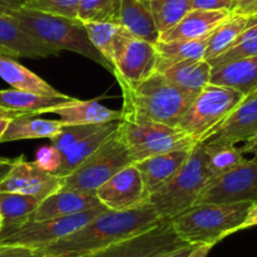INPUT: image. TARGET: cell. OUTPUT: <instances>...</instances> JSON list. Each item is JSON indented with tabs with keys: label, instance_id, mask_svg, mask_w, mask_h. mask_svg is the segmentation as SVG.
<instances>
[{
	"label": "cell",
	"instance_id": "obj_1",
	"mask_svg": "<svg viewBox=\"0 0 257 257\" xmlns=\"http://www.w3.org/2000/svg\"><path fill=\"white\" fill-rule=\"evenodd\" d=\"M160 222L163 221L148 201L128 211L106 209L78 231L36 252L43 257H88L148 231Z\"/></svg>",
	"mask_w": 257,
	"mask_h": 257
},
{
	"label": "cell",
	"instance_id": "obj_2",
	"mask_svg": "<svg viewBox=\"0 0 257 257\" xmlns=\"http://www.w3.org/2000/svg\"><path fill=\"white\" fill-rule=\"evenodd\" d=\"M27 33L57 51H70L96 62L112 73L110 63L95 48L88 37L85 24L80 19L61 16L23 7L11 16Z\"/></svg>",
	"mask_w": 257,
	"mask_h": 257
},
{
	"label": "cell",
	"instance_id": "obj_3",
	"mask_svg": "<svg viewBox=\"0 0 257 257\" xmlns=\"http://www.w3.org/2000/svg\"><path fill=\"white\" fill-rule=\"evenodd\" d=\"M253 202L201 203L170 221L180 239L189 244L214 246L224 237L238 232Z\"/></svg>",
	"mask_w": 257,
	"mask_h": 257
},
{
	"label": "cell",
	"instance_id": "obj_4",
	"mask_svg": "<svg viewBox=\"0 0 257 257\" xmlns=\"http://www.w3.org/2000/svg\"><path fill=\"white\" fill-rule=\"evenodd\" d=\"M122 92V110L137 113L157 122L177 127L190 103L196 97L157 72L137 87H120Z\"/></svg>",
	"mask_w": 257,
	"mask_h": 257
},
{
	"label": "cell",
	"instance_id": "obj_5",
	"mask_svg": "<svg viewBox=\"0 0 257 257\" xmlns=\"http://www.w3.org/2000/svg\"><path fill=\"white\" fill-rule=\"evenodd\" d=\"M208 182L206 148L203 143H197L179 172L164 187L149 196L148 202L154 207L162 221H172L196 206Z\"/></svg>",
	"mask_w": 257,
	"mask_h": 257
},
{
	"label": "cell",
	"instance_id": "obj_6",
	"mask_svg": "<svg viewBox=\"0 0 257 257\" xmlns=\"http://www.w3.org/2000/svg\"><path fill=\"white\" fill-rule=\"evenodd\" d=\"M116 135L127 149L133 163L163 153L190 149L197 144L178 127L127 111H121Z\"/></svg>",
	"mask_w": 257,
	"mask_h": 257
},
{
	"label": "cell",
	"instance_id": "obj_7",
	"mask_svg": "<svg viewBox=\"0 0 257 257\" xmlns=\"http://www.w3.org/2000/svg\"><path fill=\"white\" fill-rule=\"evenodd\" d=\"M244 97L233 88L209 83L184 113L177 126L196 143L208 140Z\"/></svg>",
	"mask_w": 257,
	"mask_h": 257
},
{
	"label": "cell",
	"instance_id": "obj_8",
	"mask_svg": "<svg viewBox=\"0 0 257 257\" xmlns=\"http://www.w3.org/2000/svg\"><path fill=\"white\" fill-rule=\"evenodd\" d=\"M133 164L125 145L116 132L77 169L62 178V189L96 193L112 175Z\"/></svg>",
	"mask_w": 257,
	"mask_h": 257
},
{
	"label": "cell",
	"instance_id": "obj_9",
	"mask_svg": "<svg viewBox=\"0 0 257 257\" xmlns=\"http://www.w3.org/2000/svg\"><path fill=\"white\" fill-rule=\"evenodd\" d=\"M106 209L107 208L105 207H100L72 216L44 221H28L9 233L0 234V244L27 247L36 251L78 231Z\"/></svg>",
	"mask_w": 257,
	"mask_h": 257
},
{
	"label": "cell",
	"instance_id": "obj_10",
	"mask_svg": "<svg viewBox=\"0 0 257 257\" xmlns=\"http://www.w3.org/2000/svg\"><path fill=\"white\" fill-rule=\"evenodd\" d=\"M257 201V158L246 159L226 174L209 180L197 204Z\"/></svg>",
	"mask_w": 257,
	"mask_h": 257
},
{
	"label": "cell",
	"instance_id": "obj_11",
	"mask_svg": "<svg viewBox=\"0 0 257 257\" xmlns=\"http://www.w3.org/2000/svg\"><path fill=\"white\" fill-rule=\"evenodd\" d=\"M187 244L189 243L177 236L170 221H163L148 231L117 242L88 257H163Z\"/></svg>",
	"mask_w": 257,
	"mask_h": 257
},
{
	"label": "cell",
	"instance_id": "obj_12",
	"mask_svg": "<svg viewBox=\"0 0 257 257\" xmlns=\"http://www.w3.org/2000/svg\"><path fill=\"white\" fill-rule=\"evenodd\" d=\"M62 189V178L46 172L34 162L24 160V155L12 160L11 169L0 182V193H19L43 201Z\"/></svg>",
	"mask_w": 257,
	"mask_h": 257
},
{
	"label": "cell",
	"instance_id": "obj_13",
	"mask_svg": "<svg viewBox=\"0 0 257 257\" xmlns=\"http://www.w3.org/2000/svg\"><path fill=\"white\" fill-rule=\"evenodd\" d=\"M96 196L101 204L110 211H128L148 201L144 182L134 164L127 165L103 183Z\"/></svg>",
	"mask_w": 257,
	"mask_h": 257
},
{
	"label": "cell",
	"instance_id": "obj_14",
	"mask_svg": "<svg viewBox=\"0 0 257 257\" xmlns=\"http://www.w3.org/2000/svg\"><path fill=\"white\" fill-rule=\"evenodd\" d=\"M158 72V52L154 43L134 37L115 64L113 77L120 87L134 88Z\"/></svg>",
	"mask_w": 257,
	"mask_h": 257
},
{
	"label": "cell",
	"instance_id": "obj_15",
	"mask_svg": "<svg viewBox=\"0 0 257 257\" xmlns=\"http://www.w3.org/2000/svg\"><path fill=\"white\" fill-rule=\"evenodd\" d=\"M257 134V88L247 93L227 116L217 132L206 140L208 144L244 143Z\"/></svg>",
	"mask_w": 257,
	"mask_h": 257
},
{
	"label": "cell",
	"instance_id": "obj_16",
	"mask_svg": "<svg viewBox=\"0 0 257 257\" xmlns=\"http://www.w3.org/2000/svg\"><path fill=\"white\" fill-rule=\"evenodd\" d=\"M0 49L14 58H48L61 53L27 33L9 16H0Z\"/></svg>",
	"mask_w": 257,
	"mask_h": 257
},
{
	"label": "cell",
	"instance_id": "obj_17",
	"mask_svg": "<svg viewBox=\"0 0 257 257\" xmlns=\"http://www.w3.org/2000/svg\"><path fill=\"white\" fill-rule=\"evenodd\" d=\"M103 207L96 193L59 189L44 198L29 221H44L58 217L72 216Z\"/></svg>",
	"mask_w": 257,
	"mask_h": 257
},
{
	"label": "cell",
	"instance_id": "obj_18",
	"mask_svg": "<svg viewBox=\"0 0 257 257\" xmlns=\"http://www.w3.org/2000/svg\"><path fill=\"white\" fill-rule=\"evenodd\" d=\"M232 16L231 11L190 9L173 28L160 34L159 41H196L208 37Z\"/></svg>",
	"mask_w": 257,
	"mask_h": 257
},
{
	"label": "cell",
	"instance_id": "obj_19",
	"mask_svg": "<svg viewBox=\"0 0 257 257\" xmlns=\"http://www.w3.org/2000/svg\"><path fill=\"white\" fill-rule=\"evenodd\" d=\"M190 149L174 150V152L163 153V154L153 155V157L135 162L133 164L138 168L144 182L147 198L153 193L164 187L180 168L187 162L190 154Z\"/></svg>",
	"mask_w": 257,
	"mask_h": 257
},
{
	"label": "cell",
	"instance_id": "obj_20",
	"mask_svg": "<svg viewBox=\"0 0 257 257\" xmlns=\"http://www.w3.org/2000/svg\"><path fill=\"white\" fill-rule=\"evenodd\" d=\"M85 24L88 37L95 48L103 56L115 72V64L123 53L127 44L132 42L135 34L128 31L126 27L118 23H98L88 22Z\"/></svg>",
	"mask_w": 257,
	"mask_h": 257
},
{
	"label": "cell",
	"instance_id": "obj_21",
	"mask_svg": "<svg viewBox=\"0 0 257 257\" xmlns=\"http://www.w3.org/2000/svg\"><path fill=\"white\" fill-rule=\"evenodd\" d=\"M73 100L76 98L64 93L61 96H44L16 88L0 90V107L22 115L38 116L48 113L53 108Z\"/></svg>",
	"mask_w": 257,
	"mask_h": 257
},
{
	"label": "cell",
	"instance_id": "obj_22",
	"mask_svg": "<svg viewBox=\"0 0 257 257\" xmlns=\"http://www.w3.org/2000/svg\"><path fill=\"white\" fill-rule=\"evenodd\" d=\"M211 83L233 88L238 92H252L257 88V56L234 59L212 67Z\"/></svg>",
	"mask_w": 257,
	"mask_h": 257
},
{
	"label": "cell",
	"instance_id": "obj_23",
	"mask_svg": "<svg viewBox=\"0 0 257 257\" xmlns=\"http://www.w3.org/2000/svg\"><path fill=\"white\" fill-rule=\"evenodd\" d=\"M163 75L188 95L197 97L211 83L212 66L207 59H187L167 68Z\"/></svg>",
	"mask_w": 257,
	"mask_h": 257
},
{
	"label": "cell",
	"instance_id": "obj_24",
	"mask_svg": "<svg viewBox=\"0 0 257 257\" xmlns=\"http://www.w3.org/2000/svg\"><path fill=\"white\" fill-rule=\"evenodd\" d=\"M51 112L58 115L63 125H93L118 121L121 118V111L106 107L97 100L82 101L76 98L53 108Z\"/></svg>",
	"mask_w": 257,
	"mask_h": 257
},
{
	"label": "cell",
	"instance_id": "obj_25",
	"mask_svg": "<svg viewBox=\"0 0 257 257\" xmlns=\"http://www.w3.org/2000/svg\"><path fill=\"white\" fill-rule=\"evenodd\" d=\"M0 78H3L12 88L28 92L39 93L44 96H61L63 93L49 85L48 82L37 76L14 57L0 51Z\"/></svg>",
	"mask_w": 257,
	"mask_h": 257
},
{
	"label": "cell",
	"instance_id": "obj_26",
	"mask_svg": "<svg viewBox=\"0 0 257 257\" xmlns=\"http://www.w3.org/2000/svg\"><path fill=\"white\" fill-rule=\"evenodd\" d=\"M63 122L61 120H47L33 115H22L9 122L0 143L19 142V140L49 139L56 137Z\"/></svg>",
	"mask_w": 257,
	"mask_h": 257
},
{
	"label": "cell",
	"instance_id": "obj_27",
	"mask_svg": "<svg viewBox=\"0 0 257 257\" xmlns=\"http://www.w3.org/2000/svg\"><path fill=\"white\" fill-rule=\"evenodd\" d=\"M120 24L139 38L150 43L159 41V32L157 31L149 0H122L120 9Z\"/></svg>",
	"mask_w": 257,
	"mask_h": 257
},
{
	"label": "cell",
	"instance_id": "obj_28",
	"mask_svg": "<svg viewBox=\"0 0 257 257\" xmlns=\"http://www.w3.org/2000/svg\"><path fill=\"white\" fill-rule=\"evenodd\" d=\"M257 23V14L253 16H241V14H232L226 22L221 24L213 33L209 36L207 44L204 59L212 61L221 56L222 53L231 48L237 39L252 26Z\"/></svg>",
	"mask_w": 257,
	"mask_h": 257
},
{
	"label": "cell",
	"instance_id": "obj_29",
	"mask_svg": "<svg viewBox=\"0 0 257 257\" xmlns=\"http://www.w3.org/2000/svg\"><path fill=\"white\" fill-rule=\"evenodd\" d=\"M117 123L118 121L102 123L98 130L86 137L77 145H75L72 149L68 150L66 154H63L62 164L59 169L57 170L56 175H58L59 178H64L75 172L83 162H86L116 132Z\"/></svg>",
	"mask_w": 257,
	"mask_h": 257
},
{
	"label": "cell",
	"instance_id": "obj_30",
	"mask_svg": "<svg viewBox=\"0 0 257 257\" xmlns=\"http://www.w3.org/2000/svg\"><path fill=\"white\" fill-rule=\"evenodd\" d=\"M41 202L36 197L19 193H0V214L3 221L0 234L9 233L28 222Z\"/></svg>",
	"mask_w": 257,
	"mask_h": 257
},
{
	"label": "cell",
	"instance_id": "obj_31",
	"mask_svg": "<svg viewBox=\"0 0 257 257\" xmlns=\"http://www.w3.org/2000/svg\"><path fill=\"white\" fill-rule=\"evenodd\" d=\"M208 39L209 36L196 41H158L155 43L158 52V72H164L178 62L204 58Z\"/></svg>",
	"mask_w": 257,
	"mask_h": 257
},
{
	"label": "cell",
	"instance_id": "obj_32",
	"mask_svg": "<svg viewBox=\"0 0 257 257\" xmlns=\"http://www.w3.org/2000/svg\"><path fill=\"white\" fill-rule=\"evenodd\" d=\"M206 148V164L209 180H213L246 160L239 148L232 144H208Z\"/></svg>",
	"mask_w": 257,
	"mask_h": 257
},
{
	"label": "cell",
	"instance_id": "obj_33",
	"mask_svg": "<svg viewBox=\"0 0 257 257\" xmlns=\"http://www.w3.org/2000/svg\"><path fill=\"white\" fill-rule=\"evenodd\" d=\"M149 6L160 37L190 11V0H149Z\"/></svg>",
	"mask_w": 257,
	"mask_h": 257
},
{
	"label": "cell",
	"instance_id": "obj_34",
	"mask_svg": "<svg viewBox=\"0 0 257 257\" xmlns=\"http://www.w3.org/2000/svg\"><path fill=\"white\" fill-rule=\"evenodd\" d=\"M121 2L122 0H81L77 18L82 23L98 22L120 24Z\"/></svg>",
	"mask_w": 257,
	"mask_h": 257
},
{
	"label": "cell",
	"instance_id": "obj_35",
	"mask_svg": "<svg viewBox=\"0 0 257 257\" xmlns=\"http://www.w3.org/2000/svg\"><path fill=\"white\" fill-rule=\"evenodd\" d=\"M253 56H257V23L249 29H247L231 48L227 49L224 53H222L217 58L208 62L211 63L212 67H216V66L234 61V59Z\"/></svg>",
	"mask_w": 257,
	"mask_h": 257
},
{
	"label": "cell",
	"instance_id": "obj_36",
	"mask_svg": "<svg viewBox=\"0 0 257 257\" xmlns=\"http://www.w3.org/2000/svg\"><path fill=\"white\" fill-rule=\"evenodd\" d=\"M101 125L102 123H93V125H63L61 132L51 139V144L56 149H58L62 153V155H63L68 150L72 149L75 145H77L81 140H83L86 137H88L92 133H95L96 130H98Z\"/></svg>",
	"mask_w": 257,
	"mask_h": 257
},
{
	"label": "cell",
	"instance_id": "obj_37",
	"mask_svg": "<svg viewBox=\"0 0 257 257\" xmlns=\"http://www.w3.org/2000/svg\"><path fill=\"white\" fill-rule=\"evenodd\" d=\"M81 0H26V7L43 13L78 19Z\"/></svg>",
	"mask_w": 257,
	"mask_h": 257
},
{
	"label": "cell",
	"instance_id": "obj_38",
	"mask_svg": "<svg viewBox=\"0 0 257 257\" xmlns=\"http://www.w3.org/2000/svg\"><path fill=\"white\" fill-rule=\"evenodd\" d=\"M62 159H63L62 153L51 144L49 147L48 145L42 147L41 149L37 152L34 163H36L39 168L46 170V172L52 173V174H56L57 170H58L59 167H61Z\"/></svg>",
	"mask_w": 257,
	"mask_h": 257
},
{
	"label": "cell",
	"instance_id": "obj_39",
	"mask_svg": "<svg viewBox=\"0 0 257 257\" xmlns=\"http://www.w3.org/2000/svg\"><path fill=\"white\" fill-rule=\"evenodd\" d=\"M233 0H190V9L198 11H231Z\"/></svg>",
	"mask_w": 257,
	"mask_h": 257
},
{
	"label": "cell",
	"instance_id": "obj_40",
	"mask_svg": "<svg viewBox=\"0 0 257 257\" xmlns=\"http://www.w3.org/2000/svg\"><path fill=\"white\" fill-rule=\"evenodd\" d=\"M0 257H42L34 249L21 246L0 244Z\"/></svg>",
	"mask_w": 257,
	"mask_h": 257
},
{
	"label": "cell",
	"instance_id": "obj_41",
	"mask_svg": "<svg viewBox=\"0 0 257 257\" xmlns=\"http://www.w3.org/2000/svg\"><path fill=\"white\" fill-rule=\"evenodd\" d=\"M231 12L232 14H241V16L257 14V0H233Z\"/></svg>",
	"mask_w": 257,
	"mask_h": 257
},
{
	"label": "cell",
	"instance_id": "obj_42",
	"mask_svg": "<svg viewBox=\"0 0 257 257\" xmlns=\"http://www.w3.org/2000/svg\"><path fill=\"white\" fill-rule=\"evenodd\" d=\"M26 7V0H0V16H11Z\"/></svg>",
	"mask_w": 257,
	"mask_h": 257
},
{
	"label": "cell",
	"instance_id": "obj_43",
	"mask_svg": "<svg viewBox=\"0 0 257 257\" xmlns=\"http://www.w3.org/2000/svg\"><path fill=\"white\" fill-rule=\"evenodd\" d=\"M18 116H22V113L4 110V108L0 107V139H2V137H3L4 133H6V130H7V127H8L9 122H11L13 118L18 117Z\"/></svg>",
	"mask_w": 257,
	"mask_h": 257
},
{
	"label": "cell",
	"instance_id": "obj_44",
	"mask_svg": "<svg viewBox=\"0 0 257 257\" xmlns=\"http://www.w3.org/2000/svg\"><path fill=\"white\" fill-rule=\"evenodd\" d=\"M254 226H257V201L253 202L252 206L249 207L246 218H244V221L242 222V224L239 226L238 231L251 228V227H254Z\"/></svg>",
	"mask_w": 257,
	"mask_h": 257
},
{
	"label": "cell",
	"instance_id": "obj_45",
	"mask_svg": "<svg viewBox=\"0 0 257 257\" xmlns=\"http://www.w3.org/2000/svg\"><path fill=\"white\" fill-rule=\"evenodd\" d=\"M197 246L198 244H187V246H183L180 248H177L174 251L169 252V253L164 254L163 257H188Z\"/></svg>",
	"mask_w": 257,
	"mask_h": 257
},
{
	"label": "cell",
	"instance_id": "obj_46",
	"mask_svg": "<svg viewBox=\"0 0 257 257\" xmlns=\"http://www.w3.org/2000/svg\"><path fill=\"white\" fill-rule=\"evenodd\" d=\"M239 149L243 154H253L254 157H257V134L252 137L251 139L247 140V142H244Z\"/></svg>",
	"mask_w": 257,
	"mask_h": 257
},
{
	"label": "cell",
	"instance_id": "obj_47",
	"mask_svg": "<svg viewBox=\"0 0 257 257\" xmlns=\"http://www.w3.org/2000/svg\"><path fill=\"white\" fill-rule=\"evenodd\" d=\"M212 247L213 246H209V244H198L188 257H207L211 252Z\"/></svg>",
	"mask_w": 257,
	"mask_h": 257
},
{
	"label": "cell",
	"instance_id": "obj_48",
	"mask_svg": "<svg viewBox=\"0 0 257 257\" xmlns=\"http://www.w3.org/2000/svg\"><path fill=\"white\" fill-rule=\"evenodd\" d=\"M11 164H12V160H9V162L7 163H3V164H0V182H2V180L4 179V177L8 174L9 169H11Z\"/></svg>",
	"mask_w": 257,
	"mask_h": 257
},
{
	"label": "cell",
	"instance_id": "obj_49",
	"mask_svg": "<svg viewBox=\"0 0 257 257\" xmlns=\"http://www.w3.org/2000/svg\"><path fill=\"white\" fill-rule=\"evenodd\" d=\"M11 159H7V158H0V164H3V163L9 162Z\"/></svg>",
	"mask_w": 257,
	"mask_h": 257
},
{
	"label": "cell",
	"instance_id": "obj_50",
	"mask_svg": "<svg viewBox=\"0 0 257 257\" xmlns=\"http://www.w3.org/2000/svg\"><path fill=\"white\" fill-rule=\"evenodd\" d=\"M2 228H3V221H0V231H2Z\"/></svg>",
	"mask_w": 257,
	"mask_h": 257
},
{
	"label": "cell",
	"instance_id": "obj_51",
	"mask_svg": "<svg viewBox=\"0 0 257 257\" xmlns=\"http://www.w3.org/2000/svg\"><path fill=\"white\" fill-rule=\"evenodd\" d=\"M0 221H2V214H0Z\"/></svg>",
	"mask_w": 257,
	"mask_h": 257
},
{
	"label": "cell",
	"instance_id": "obj_52",
	"mask_svg": "<svg viewBox=\"0 0 257 257\" xmlns=\"http://www.w3.org/2000/svg\"><path fill=\"white\" fill-rule=\"evenodd\" d=\"M0 51H2V49H0Z\"/></svg>",
	"mask_w": 257,
	"mask_h": 257
},
{
	"label": "cell",
	"instance_id": "obj_53",
	"mask_svg": "<svg viewBox=\"0 0 257 257\" xmlns=\"http://www.w3.org/2000/svg\"><path fill=\"white\" fill-rule=\"evenodd\" d=\"M42 257H43V256H42Z\"/></svg>",
	"mask_w": 257,
	"mask_h": 257
}]
</instances>
